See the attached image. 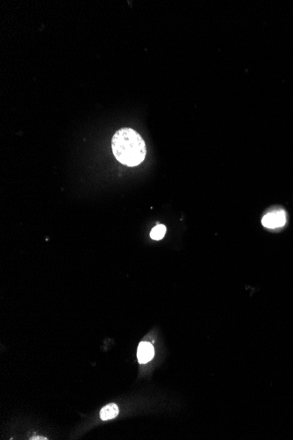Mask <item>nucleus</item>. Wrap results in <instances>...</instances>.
I'll list each match as a JSON object with an SVG mask.
<instances>
[{"label": "nucleus", "instance_id": "1", "mask_svg": "<svg viewBox=\"0 0 293 440\" xmlns=\"http://www.w3.org/2000/svg\"><path fill=\"white\" fill-rule=\"evenodd\" d=\"M111 149L116 159L129 167L141 164L147 154L144 140L139 133L129 127L116 131L111 139Z\"/></svg>", "mask_w": 293, "mask_h": 440}, {"label": "nucleus", "instance_id": "5", "mask_svg": "<svg viewBox=\"0 0 293 440\" xmlns=\"http://www.w3.org/2000/svg\"><path fill=\"white\" fill-rule=\"evenodd\" d=\"M165 233H166V227L163 224H158L156 227H153L152 230L150 232V237L154 240H161L164 238Z\"/></svg>", "mask_w": 293, "mask_h": 440}, {"label": "nucleus", "instance_id": "3", "mask_svg": "<svg viewBox=\"0 0 293 440\" xmlns=\"http://www.w3.org/2000/svg\"><path fill=\"white\" fill-rule=\"evenodd\" d=\"M138 359L141 364L150 361L154 357V348L151 343L148 342H141L138 347Z\"/></svg>", "mask_w": 293, "mask_h": 440}, {"label": "nucleus", "instance_id": "4", "mask_svg": "<svg viewBox=\"0 0 293 440\" xmlns=\"http://www.w3.org/2000/svg\"><path fill=\"white\" fill-rule=\"evenodd\" d=\"M119 414V408L114 403H110L100 411V418L103 421H107L115 418Z\"/></svg>", "mask_w": 293, "mask_h": 440}, {"label": "nucleus", "instance_id": "2", "mask_svg": "<svg viewBox=\"0 0 293 440\" xmlns=\"http://www.w3.org/2000/svg\"><path fill=\"white\" fill-rule=\"evenodd\" d=\"M286 222V214L282 209L274 210L264 216L262 223L268 228H276L285 226Z\"/></svg>", "mask_w": 293, "mask_h": 440}, {"label": "nucleus", "instance_id": "6", "mask_svg": "<svg viewBox=\"0 0 293 440\" xmlns=\"http://www.w3.org/2000/svg\"><path fill=\"white\" fill-rule=\"evenodd\" d=\"M32 440H47V439H45V438H33Z\"/></svg>", "mask_w": 293, "mask_h": 440}]
</instances>
